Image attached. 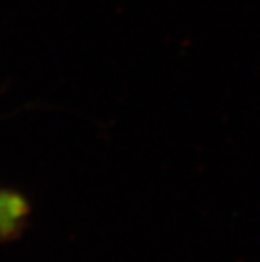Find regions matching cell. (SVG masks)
<instances>
[{
    "label": "cell",
    "mask_w": 260,
    "mask_h": 262,
    "mask_svg": "<svg viewBox=\"0 0 260 262\" xmlns=\"http://www.w3.org/2000/svg\"><path fill=\"white\" fill-rule=\"evenodd\" d=\"M26 211L27 205L24 200L19 198L17 194L0 191V237L12 233Z\"/></svg>",
    "instance_id": "6da1fadb"
}]
</instances>
